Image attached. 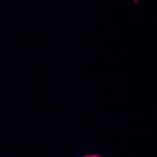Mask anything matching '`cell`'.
I'll return each mask as SVG.
<instances>
[{"instance_id": "obj_1", "label": "cell", "mask_w": 157, "mask_h": 157, "mask_svg": "<svg viewBox=\"0 0 157 157\" xmlns=\"http://www.w3.org/2000/svg\"><path fill=\"white\" fill-rule=\"evenodd\" d=\"M82 157H101V155L96 152V153H90V154H85Z\"/></svg>"}]
</instances>
